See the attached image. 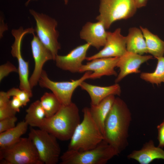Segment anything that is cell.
I'll list each match as a JSON object with an SVG mask.
<instances>
[{
    "label": "cell",
    "instance_id": "6da1fadb",
    "mask_svg": "<svg viewBox=\"0 0 164 164\" xmlns=\"http://www.w3.org/2000/svg\"><path fill=\"white\" fill-rule=\"evenodd\" d=\"M132 120L131 112L125 102L119 97H115L105 122L104 140L119 154L128 145Z\"/></svg>",
    "mask_w": 164,
    "mask_h": 164
},
{
    "label": "cell",
    "instance_id": "7a4b0ae2",
    "mask_svg": "<svg viewBox=\"0 0 164 164\" xmlns=\"http://www.w3.org/2000/svg\"><path fill=\"white\" fill-rule=\"evenodd\" d=\"M80 122L78 108L73 102L62 105L54 115L45 117L39 128L44 130L62 141L70 140Z\"/></svg>",
    "mask_w": 164,
    "mask_h": 164
},
{
    "label": "cell",
    "instance_id": "3957f363",
    "mask_svg": "<svg viewBox=\"0 0 164 164\" xmlns=\"http://www.w3.org/2000/svg\"><path fill=\"white\" fill-rule=\"evenodd\" d=\"M83 119L78 125L71 138L68 150L85 151L96 147L104 137L93 119L89 108L83 109Z\"/></svg>",
    "mask_w": 164,
    "mask_h": 164
},
{
    "label": "cell",
    "instance_id": "277c9868",
    "mask_svg": "<svg viewBox=\"0 0 164 164\" xmlns=\"http://www.w3.org/2000/svg\"><path fill=\"white\" fill-rule=\"evenodd\" d=\"M119 153L103 140L95 148L83 151L68 150L60 157L61 164H105Z\"/></svg>",
    "mask_w": 164,
    "mask_h": 164
},
{
    "label": "cell",
    "instance_id": "5b68a950",
    "mask_svg": "<svg viewBox=\"0 0 164 164\" xmlns=\"http://www.w3.org/2000/svg\"><path fill=\"white\" fill-rule=\"evenodd\" d=\"M1 164H44L31 139L22 138L13 144L0 148Z\"/></svg>",
    "mask_w": 164,
    "mask_h": 164
},
{
    "label": "cell",
    "instance_id": "8992f818",
    "mask_svg": "<svg viewBox=\"0 0 164 164\" xmlns=\"http://www.w3.org/2000/svg\"><path fill=\"white\" fill-rule=\"evenodd\" d=\"M100 14L96 19L102 22L106 29L114 22L129 19L135 13L134 0H100Z\"/></svg>",
    "mask_w": 164,
    "mask_h": 164
},
{
    "label": "cell",
    "instance_id": "52a82bcc",
    "mask_svg": "<svg viewBox=\"0 0 164 164\" xmlns=\"http://www.w3.org/2000/svg\"><path fill=\"white\" fill-rule=\"evenodd\" d=\"M28 135L44 164L58 163L61 150L56 138L45 130L40 128L35 129L32 127Z\"/></svg>",
    "mask_w": 164,
    "mask_h": 164
},
{
    "label": "cell",
    "instance_id": "ba28073f",
    "mask_svg": "<svg viewBox=\"0 0 164 164\" xmlns=\"http://www.w3.org/2000/svg\"><path fill=\"white\" fill-rule=\"evenodd\" d=\"M36 22L35 32L42 43L51 53L55 60L60 44L58 41L59 33L56 29L57 22L54 19L43 13H39L33 10H29Z\"/></svg>",
    "mask_w": 164,
    "mask_h": 164
},
{
    "label": "cell",
    "instance_id": "9c48e42d",
    "mask_svg": "<svg viewBox=\"0 0 164 164\" xmlns=\"http://www.w3.org/2000/svg\"><path fill=\"white\" fill-rule=\"evenodd\" d=\"M92 72L91 71L86 72L78 79L71 80L70 81L57 82L50 79L46 72L43 70L38 83L41 87L51 90L62 105H67L72 102V97L75 90L83 82L89 79Z\"/></svg>",
    "mask_w": 164,
    "mask_h": 164
},
{
    "label": "cell",
    "instance_id": "30bf717a",
    "mask_svg": "<svg viewBox=\"0 0 164 164\" xmlns=\"http://www.w3.org/2000/svg\"><path fill=\"white\" fill-rule=\"evenodd\" d=\"M121 29H117L114 32H107L106 43L104 48L98 53L86 60L91 61L101 58L120 57L127 51L126 46V37L121 33Z\"/></svg>",
    "mask_w": 164,
    "mask_h": 164
},
{
    "label": "cell",
    "instance_id": "8fae6325",
    "mask_svg": "<svg viewBox=\"0 0 164 164\" xmlns=\"http://www.w3.org/2000/svg\"><path fill=\"white\" fill-rule=\"evenodd\" d=\"M33 34V37L31 42V45L35 67L29 79L32 89L38 83L45 63L50 60H54L51 52L44 46L34 33Z\"/></svg>",
    "mask_w": 164,
    "mask_h": 164
},
{
    "label": "cell",
    "instance_id": "7c38bea8",
    "mask_svg": "<svg viewBox=\"0 0 164 164\" xmlns=\"http://www.w3.org/2000/svg\"><path fill=\"white\" fill-rule=\"evenodd\" d=\"M88 43L80 45L72 50L64 56H56L55 61L56 66L63 70L72 73H79L83 65V61L86 60L87 51L91 46Z\"/></svg>",
    "mask_w": 164,
    "mask_h": 164
},
{
    "label": "cell",
    "instance_id": "4fadbf2b",
    "mask_svg": "<svg viewBox=\"0 0 164 164\" xmlns=\"http://www.w3.org/2000/svg\"><path fill=\"white\" fill-rule=\"evenodd\" d=\"M119 57L98 58L92 60L83 65L79 73L91 71L89 79L99 78L104 76H117L114 68Z\"/></svg>",
    "mask_w": 164,
    "mask_h": 164
},
{
    "label": "cell",
    "instance_id": "5bb4252c",
    "mask_svg": "<svg viewBox=\"0 0 164 164\" xmlns=\"http://www.w3.org/2000/svg\"><path fill=\"white\" fill-rule=\"evenodd\" d=\"M153 58L152 55H143L127 51L119 57L117 67L120 72L115 80V83L120 81L126 76L130 74L140 73L141 65Z\"/></svg>",
    "mask_w": 164,
    "mask_h": 164
},
{
    "label": "cell",
    "instance_id": "9a60e30c",
    "mask_svg": "<svg viewBox=\"0 0 164 164\" xmlns=\"http://www.w3.org/2000/svg\"><path fill=\"white\" fill-rule=\"evenodd\" d=\"M103 23L100 21L93 23L88 22L80 32V38L97 50L104 46L107 40V32Z\"/></svg>",
    "mask_w": 164,
    "mask_h": 164
},
{
    "label": "cell",
    "instance_id": "2e32d148",
    "mask_svg": "<svg viewBox=\"0 0 164 164\" xmlns=\"http://www.w3.org/2000/svg\"><path fill=\"white\" fill-rule=\"evenodd\" d=\"M140 164H149L156 159L164 160V150L155 145L154 141L150 140L144 144L141 149L133 151L127 155Z\"/></svg>",
    "mask_w": 164,
    "mask_h": 164
},
{
    "label": "cell",
    "instance_id": "e0dca14e",
    "mask_svg": "<svg viewBox=\"0 0 164 164\" xmlns=\"http://www.w3.org/2000/svg\"><path fill=\"white\" fill-rule=\"evenodd\" d=\"M79 87L87 91L91 100V104L96 105L108 96L114 95L119 96L121 93L120 86L118 83L105 87L93 85L83 82Z\"/></svg>",
    "mask_w": 164,
    "mask_h": 164
},
{
    "label": "cell",
    "instance_id": "ac0fdd59",
    "mask_svg": "<svg viewBox=\"0 0 164 164\" xmlns=\"http://www.w3.org/2000/svg\"><path fill=\"white\" fill-rule=\"evenodd\" d=\"M115 98L114 95H109L97 104L91 105L89 108L92 117L103 136L105 122Z\"/></svg>",
    "mask_w": 164,
    "mask_h": 164
},
{
    "label": "cell",
    "instance_id": "d6986e66",
    "mask_svg": "<svg viewBox=\"0 0 164 164\" xmlns=\"http://www.w3.org/2000/svg\"><path fill=\"white\" fill-rule=\"evenodd\" d=\"M11 53L13 57L17 59L18 61L19 88L27 92L31 97L32 94L29 81V62L25 61L22 56L21 46L13 47L11 50Z\"/></svg>",
    "mask_w": 164,
    "mask_h": 164
},
{
    "label": "cell",
    "instance_id": "ffe728a7",
    "mask_svg": "<svg viewBox=\"0 0 164 164\" xmlns=\"http://www.w3.org/2000/svg\"><path fill=\"white\" fill-rule=\"evenodd\" d=\"M126 37L127 51L140 55L148 53L145 41L140 29L136 27L130 28Z\"/></svg>",
    "mask_w": 164,
    "mask_h": 164
},
{
    "label": "cell",
    "instance_id": "44dd1931",
    "mask_svg": "<svg viewBox=\"0 0 164 164\" xmlns=\"http://www.w3.org/2000/svg\"><path fill=\"white\" fill-rule=\"evenodd\" d=\"M29 125L24 120L13 128L0 133V148L11 145L18 141L26 132Z\"/></svg>",
    "mask_w": 164,
    "mask_h": 164
},
{
    "label": "cell",
    "instance_id": "7402d4cb",
    "mask_svg": "<svg viewBox=\"0 0 164 164\" xmlns=\"http://www.w3.org/2000/svg\"><path fill=\"white\" fill-rule=\"evenodd\" d=\"M144 37L148 53L155 58L163 56L164 41L158 36L154 34L147 28L140 26Z\"/></svg>",
    "mask_w": 164,
    "mask_h": 164
},
{
    "label": "cell",
    "instance_id": "603a6c76",
    "mask_svg": "<svg viewBox=\"0 0 164 164\" xmlns=\"http://www.w3.org/2000/svg\"><path fill=\"white\" fill-rule=\"evenodd\" d=\"M26 111L25 121L31 127L39 128L45 117L40 100H36L32 103Z\"/></svg>",
    "mask_w": 164,
    "mask_h": 164
},
{
    "label": "cell",
    "instance_id": "cb8c5ba5",
    "mask_svg": "<svg viewBox=\"0 0 164 164\" xmlns=\"http://www.w3.org/2000/svg\"><path fill=\"white\" fill-rule=\"evenodd\" d=\"M40 103L44 111L45 117L49 118L54 115L62 105L53 93H45L40 98Z\"/></svg>",
    "mask_w": 164,
    "mask_h": 164
},
{
    "label": "cell",
    "instance_id": "d4e9b609",
    "mask_svg": "<svg viewBox=\"0 0 164 164\" xmlns=\"http://www.w3.org/2000/svg\"><path fill=\"white\" fill-rule=\"evenodd\" d=\"M157 63L154 71L152 73L142 72L140 78L145 81L158 85L164 83V57H157Z\"/></svg>",
    "mask_w": 164,
    "mask_h": 164
},
{
    "label": "cell",
    "instance_id": "484cf974",
    "mask_svg": "<svg viewBox=\"0 0 164 164\" xmlns=\"http://www.w3.org/2000/svg\"><path fill=\"white\" fill-rule=\"evenodd\" d=\"M7 92L10 96H15L21 101L23 106L26 105L31 97L30 95L25 91L21 89L13 87L9 90Z\"/></svg>",
    "mask_w": 164,
    "mask_h": 164
},
{
    "label": "cell",
    "instance_id": "4316f807",
    "mask_svg": "<svg viewBox=\"0 0 164 164\" xmlns=\"http://www.w3.org/2000/svg\"><path fill=\"white\" fill-rule=\"evenodd\" d=\"M17 120L15 116L0 120V133L9 130L15 126Z\"/></svg>",
    "mask_w": 164,
    "mask_h": 164
},
{
    "label": "cell",
    "instance_id": "83f0119b",
    "mask_svg": "<svg viewBox=\"0 0 164 164\" xmlns=\"http://www.w3.org/2000/svg\"><path fill=\"white\" fill-rule=\"evenodd\" d=\"M18 69L12 63L8 62L0 66V81L7 76L10 73L15 72L18 73Z\"/></svg>",
    "mask_w": 164,
    "mask_h": 164
},
{
    "label": "cell",
    "instance_id": "f1b7e54d",
    "mask_svg": "<svg viewBox=\"0 0 164 164\" xmlns=\"http://www.w3.org/2000/svg\"><path fill=\"white\" fill-rule=\"evenodd\" d=\"M16 112L11 107L10 102L4 106L0 107V120L15 116Z\"/></svg>",
    "mask_w": 164,
    "mask_h": 164
},
{
    "label": "cell",
    "instance_id": "f546056e",
    "mask_svg": "<svg viewBox=\"0 0 164 164\" xmlns=\"http://www.w3.org/2000/svg\"><path fill=\"white\" fill-rule=\"evenodd\" d=\"M157 128L159 142L158 146L163 148L164 147V118L162 121L157 126Z\"/></svg>",
    "mask_w": 164,
    "mask_h": 164
},
{
    "label": "cell",
    "instance_id": "4dcf8cb0",
    "mask_svg": "<svg viewBox=\"0 0 164 164\" xmlns=\"http://www.w3.org/2000/svg\"><path fill=\"white\" fill-rule=\"evenodd\" d=\"M10 97L7 92L1 91L0 92V107L4 106L10 102Z\"/></svg>",
    "mask_w": 164,
    "mask_h": 164
},
{
    "label": "cell",
    "instance_id": "1f68e13d",
    "mask_svg": "<svg viewBox=\"0 0 164 164\" xmlns=\"http://www.w3.org/2000/svg\"><path fill=\"white\" fill-rule=\"evenodd\" d=\"M10 104L12 108L17 112H19L20 108L23 106L20 100L15 96H13L12 100H11Z\"/></svg>",
    "mask_w": 164,
    "mask_h": 164
},
{
    "label": "cell",
    "instance_id": "d6a6232c",
    "mask_svg": "<svg viewBox=\"0 0 164 164\" xmlns=\"http://www.w3.org/2000/svg\"><path fill=\"white\" fill-rule=\"evenodd\" d=\"M137 8L146 6L148 0H134Z\"/></svg>",
    "mask_w": 164,
    "mask_h": 164
},
{
    "label": "cell",
    "instance_id": "836d02e7",
    "mask_svg": "<svg viewBox=\"0 0 164 164\" xmlns=\"http://www.w3.org/2000/svg\"><path fill=\"white\" fill-rule=\"evenodd\" d=\"M31 0H28L27 2L26 3V5H27L29 4V2L31 1ZM65 4H67L68 2V0H64Z\"/></svg>",
    "mask_w": 164,
    "mask_h": 164
}]
</instances>
